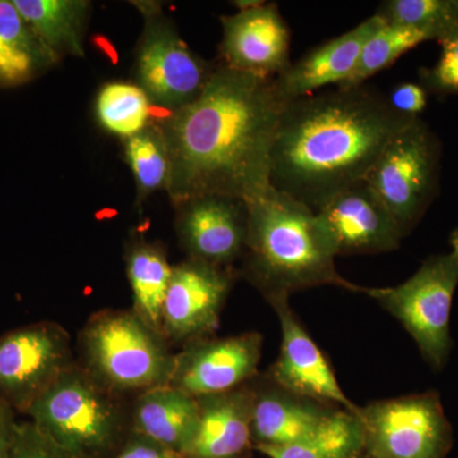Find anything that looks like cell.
I'll return each mask as SVG.
<instances>
[{
	"label": "cell",
	"instance_id": "cell-1",
	"mask_svg": "<svg viewBox=\"0 0 458 458\" xmlns=\"http://www.w3.org/2000/svg\"><path fill=\"white\" fill-rule=\"evenodd\" d=\"M286 102L276 81L216 64L200 96L162 120L174 205L200 195L255 200L267 194L271 150Z\"/></svg>",
	"mask_w": 458,
	"mask_h": 458
},
{
	"label": "cell",
	"instance_id": "cell-2",
	"mask_svg": "<svg viewBox=\"0 0 458 458\" xmlns=\"http://www.w3.org/2000/svg\"><path fill=\"white\" fill-rule=\"evenodd\" d=\"M414 119L366 84L286 102L271 150V186L318 212L366 180L385 147Z\"/></svg>",
	"mask_w": 458,
	"mask_h": 458
},
{
	"label": "cell",
	"instance_id": "cell-3",
	"mask_svg": "<svg viewBox=\"0 0 458 458\" xmlns=\"http://www.w3.org/2000/svg\"><path fill=\"white\" fill-rule=\"evenodd\" d=\"M246 204L249 231L238 274L267 303L322 285L358 293L360 285L337 271L335 243L315 210L274 188Z\"/></svg>",
	"mask_w": 458,
	"mask_h": 458
},
{
	"label": "cell",
	"instance_id": "cell-4",
	"mask_svg": "<svg viewBox=\"0 0 458 458\" xmlns=\"http://www.w3.org/2000/svg\"><path fill=\"white\" fill-rule=\"evenodd\" d=\"M131 399L113 393L74 360L26 412L45 436L83 458H111L131 432Z\"/></svg>",
	"mask_w": 458,
	"mask_h": 458
},
{
	"label": "cell",
	"instance_id": "cell-5",
	"mask_svg": "<svg viewBox=\"0 0 458 458\" xmlns=\"http://www.w3.org/2000/svg\"><path fill=\"white\" fill-rule=\"evenodd\" d=\"M77 352L87 373L128 399L170 385L174 373L171 344L131 309L93 313L78 333Z\"/></svg>",
	"mask_w": 458,
	"mask_h": 458
},
{
	"label": "cell",
	"instance_id": "cell-6",
	"mask_svg": "<svg viewBox=\"0 0 458 458\" xmlns=\"http://www.w3.org/2000/svg\"><path fill=\"white\" fill-rule=\"evenodd\" d=\"M458 285L454 255L427 259L403 284L386 288L360 286L358 293L375 300L405 327L427 363L441 370L450 358L452 301Z\"/></svg>",
	"mask_w": 458,
	"mask_h": 458
},
{
	"label": "cell",
	"instance_id": "cell-7",
	"mask_svg": "<svg viewBox=\"0 0 458 458\" xmlns=\"http://www.w3.org/2000/svg\"><path fill=\"white\" fill-rule=\"evenodd\" d=\"M441 143L420 117L397 132L366 177L403 234L423 218L438 191Z\"/></svg>",
	"mask_w": 458,
	"mask_h": 458
},
{
	"label": "cell",
	"instance_id": "cell-8",
	"mask_svg": "<svg viewBox=\"0 0 458 458\" xmlns=\"http://www.w3.org/2000/svg\"><path fill=\"white\" fill-rule=\"evenodd\" d=\"M143 17L135 78L150 104L171 113L188 106L203 93L216 64L189 49L161 3L132 2Z\"/></svg>",
	"mask_w": 458,
	"mask_h": 458
},
{
	"label": "cell",
	"instance_id": "cell-9",
	"mask_svg": "<svg viewBox=\"0 0 458 458\" xmlns=\"http://www.w3.org/2000/svg\"><path fill=\"white\" fill-rule=\"evenodd\" d=\"M369 458H445L454 433L439 394H408L360 406Z\"/></svg>",
	"mask_w": 458,
	"mask_h": 458
},
{
	"label": "cell",
	"instance_id": "cell-10",
	"mask_svg": "<svg viewBox=\"0 0 458 458\" xmlns=\"http://www.w3.org/2000/svg\"><path fill=\"white\" fill-rule=\"evenodd\" d=\"M75 360L72 337L60 324L35 322L0 336V399L25 414Z\"/></svg>",
	"mask_w": 458,
	"mask_h": 458
},
{
	"label": "cell",
	"instance_id": "cell-11",
	"mask_svg": "<svg viewBox=\"0 0 458 458\" xmlns=\"http://www.w3.org/2000/svg\"><path fill=\"white\" fill-rule=\"evenodd\" d=\"M238 276L234 267H216L191 259L172 267L161 316L162 334L171 346L182 348L216 335Z\"/></svg>",
	"mask_w": 458,
	"mask_h": 458
},
{
	"label": "cell",
	"instance_id": "cell-12",
	"mask_svg": "<svg viewBox=\"0 0 458 458\" xmlns=\"http://www.w3.org/2000/svg\"><path fill=\"white\" fill-rule=\"evenodd\" d=\"M262 344L256 331L190 343L174 352L170 385L195 399L236 390L259 375Z\"/></svg>",
	"mask_w": 458,
	"mask_h": 458
},
{
	"label": "cell",
	"instance_id": "cell-13",
	"mask_svg": "<svg viewBox=\"0 0 458 458\" xmlns=\"http://www.w3.org/2000/svg\"><path fill=\"white\" fill-rule=\"evenodd\" d=\"M177 238L188 259L233 267L245 251L249 209L242 199L200 195L174 205Z\"/></svg>",
	"mask_w": 458,
	"mask_h": 458
},
{
	"label": "cell",
	"instance_id": "cell-14",
	"mask_svg": "<svg viewBox=\"0 0 458 458\" xmlns=\"http://www.w3.org/2000/svg\"><path fill=\"white\" fill-rule=\"evenodd\" d=\"M270 306L282 327V345L278 360L265 376L289 393L360 417V406L355 405L344 393L330 361L301 324L289 300Z\"/></svg>",
	"mask_w": 458,
	"mask_h": 458
},
{
	"label": "cell",
	"instance_id": "cell-15",
	"mask_svg": "<svg viewBox=\"0 0 458 458\" xmlns=\"http://www.w3.org/2000/svg\"><path fill=\"white\" fill-rule=\"evenodd\" d=\"M219 64L232 71L276 80L291 66V30L276 3L221 17Z\"/></svg>",
	"mask_w": 458,
	"mask_h": 458
},
{
	"label": "cell",
	"instance_id": "cell-16",
	"mask_svg": "<svg viewBox=\"0 0 458 458\" xmlns=\"http://www.w3.org/2000/svg\"><path fill=\"white\" fill-rule=\"evenodd\" d=\"M316 213L330 232L337 256L394 251L406 237L366 181L343 190Z\"/></svg>",
	"mask_w": 458,
	"mask_h": 458
},
{
	"label": "cell",
	"instance_id": "cell-17",
	"mask_svg": "<svg viewBox=\"0 0 458 458\" xmlns=\"http://www.w3.org/2000/svg\"><path fill=\"white\" fill-rule=\"evenodd\" d=\"M252 381L228 393L198 397V420L183 458H243L254 451Z\"/></svg>",
	"mask_w": 458,
	"mask_h": 458
},
{
	"label": "cell",
	"instance_id": "cell-18",
	"mask_svg": "<svg viewBox=\"0 0 458 458\" xmlns=\"http://www.w3.org/2000/svg\"><path fill=\"white\" fill-rule=\"evenodd\" d=\"M384 23L376 13L292 63L284 73L274 80L280 98L291 102L315 95L325 87L342 86L354 71L364 44Z\"/></svg>",
	"mask_w": 458,
	"mask_h": 458
},
{
	"label": "cell",
	"instance_id": "cell-19",
	"mask_svg": "<svg viewBox=\"0 0 458 458\" xmlns=\"http://www.w3.org/2000/svg\"><path fill=\"white\" fill-rule=\"evenodd\" d=\"M251 437L259 445H293L311 436L337 408L289 393L265 375L252 379Z\"/></svg>",
	"mask_w": 458,
	"mask_h": 458
},
{
	"label": "cell",
	"instance_id": "cell-20",
	"mask_svg": "<svg viewBox=\"0 0 458 458\" xmlns=\"http://www.w3.org/2000/svg\"><path fill=\"white\" fill-rule=\"evenodd\" d=\"M131 430L182 456L197 427L198 400L171 385L131 399Z\"/></svg>",
	"mask_w": 458,
	"mask_h": 458
},
{
	"label": "cell",
	"instance_id": "cell-21",
	"mask_svg": "<svg viewBox=\"0 0 458 458\" xmlns=\"http://www.w3.org/2000/svg\"><path fill=\"white\" fill-rule=\"evenodd\" d=\"M51 55L84 56V32L92 4L87 0H12Z\"/></svg>",
	"mask_w": 458,
	"mask_h": 458
},
{
	"label": "cell",
	"instance_id": "cell-22",
	"mask_svg": "<svg viewBox=\"0 0 458 458\" xmlns=\"http://www.w3.org/2000/svg\"><path fill=\"white\" fill-rule=\"evenodd\" d=\"M57 64L12 0H0V87H17Z\"/></svg>",
	"mask_w": 458,
	"mask_h": 458
},
{
	"label": "cell",
	"instance_id": "cell-23",
	"mask_svg": "<svg viewBox=\"0 0 458 458\" xmlns=\"http://www.w3.org/2000/svg\"><path fill=\"white\" fill-rule=\"evenodd\" d=\"M123 259L131 286L132 311L162 334V307L172 276L164 246L143 237L131 238Z\"/></svg>",
	"mask_w": 458,
	"mask_h": 458
},
{
	"label": "cell",
	"instance_id": "cell-24",
	"mask_svg": "<svg viewBox=\"0 0 458 458\" xmlns=\"http://www.w3.org/2000/svg\"><path fill=\"white\" fill-rule=\"evenodd\" d=\"M267 458H360L364 454L363 427L358 415L335 409L307 438L288 445H259Z\"/></svg>",
	"mask_w": 458,
	"mask_h": 458
},
{
	"label": "cell",
	"instance_id": "cell-25",
	"mask_svg": "<svg viewBox=\"0 0 458 458\" xmlns=\"http://www.w3.org/2000/svg\"><path fill=\"white\" fill-rule=\"evenodd\" d=\"M123 148L137 185L138 207L155 192L167 191L171 161L161 123H148L143 131L125 140Z\"/></svg>",
	"mask_w": 458,
	"mask_h": 458
},
{
	"label": "cell",
	"instance_id": "cell-26",
	"mask_svg": "<svg viewBox=\"0 0 458 458\" xmlns=\"http://www.w3.org/2000/svg\"><path fill=\"white\" fill-rule=\"evenodd\" d=\"M429 40L432 38L421 30L385 22L364 44L351 77L339 87L364 86L369 78L390 68L403 54Z\"/></svg>",
	"mask_w": 458,
	"mask_h": 458
},
{
	"label": "cell",
	"instance_id": "cell-27",
	"mask_svg": "<svg viewBox=\"0 0 458 458\" xmlns=\"http://www.w3.org/2000/svg\"><path fill=\"white\" fill-rule=\"evenodd\" d=\"M149 104L146 92L137 84L107 83L96 99V116L105 131L128 140L149 123Z\"/></svg>",
	"mask_w": 458,
	"mask_h": 458
},
{
	"label": "cell",
	"instance_id": "cell-28",
	"mask_svg": "<svg viewBox=\"0 0 458 458\" xmlns=\"http://www.w3.org/2000/svg\"><path fill=\"white\" fill-rule=\"evenodd\" d=\"M377 14L386 23L414 27L438 41L458 26V0H387Z\"/></svg>",
	"mask_w": 458,
	"mask_h": 458
},
{
	"label": "cell",
	"instance_id": "cell-29",
	"mask_svg": "<svg viewBox=\"0 0 458 458\" xmlns=\"http://www.w3.org/2000/svg\"><path fill=\"white\" fill-rule=\"evenodd\" d=\"M441 55L432 68L421 69V86L428 93L458 95V26L438 40Z\"/></svg>",
	"mask_w": 458,
	"mask_h": 458
},
{
	"label": "cell",
	"instance_id": "cell-30",
	"mask_svg": "<svg viewBox=\"0 0 458 458\" xmlns=\"http://www.w3.org/2000/svg\"><path fill=\"white\" fill-rule=\"evenodd\" d=\"M4 458H83L60 447L32 421H18L11 447Z\"/></svg>",
	"mask_w": 458,
	"mask_h": 458
},
{
	"label": "cell",
	"instance_id": "cell-31",
	"mask_svg": "<svg viewBox=\"0 0 458 458\" xmlns=\"http://www.w3.org/2000/svg\"><path fill=\"white\" fill-rule=\"evenodd\" d=\"M388 102L397 113L410 117H419L426 110L428 90L420 83L397 84L391 92Z\"/></svg>",
	"mask_w": 458,
	"mask_h": 458
},
{
	"label": "cell",
	"instance_id": "cell-32",
	"mask_svg": "<svg viewBox=\"0 0 458 458\" xmlns=\"http://www.w3.org/2000/svg\"><path fill=\"white\" fill-rule=\"evenodd\" d=\"M111 458H183L147 437L131 432L120 450Z\"/></svg>",
	"mask_w": 458,
	"mask_h": 458
},
{
	"label": "cell",
	"instance_id": "cell-33",
	"mask_svg": "<svg viewBox=\"0 0 458 458\" xmlns=\"http://www.w3.org/2000/svg\"><path fill=\"white\" fill-rule=\"evenodd\" d=\"M17 412L0 399V458H4L11 447L17 428Z\"/></svg>",
	"mask_w": 458,
	"mask_h": 458
},
{
	"label": "cell",
	"instance_id": "cell-34",
	"mask_svg": "<svg viewBox=\"0 0 458 458\" xmlns=\"http://www.w3.org/2000/svg\"><path fill=\"white\" fill-rule=\"evenodd\" d=\"M262 0H234L233 5L238 8V12L249 11V9L259 7L264 4Z\"/></svg>",
	"mask_w": 458,
	"mask_h": 458
},
{
	"label": "cell",
	"instance_id": "cell-35",
	"mask_svg": "<svg viewBox=\"0 0 458 458\" xmlns=\"http://www.w3.org/2000/svg\"><path fill=\"white\" fill-rule=\"evenodd\" d=\"M451 254L454 255V258L458 261V229L451 234Z\"/></svg>",
	"mask_w": 458,
	"mask_h": 458
},
{
	"label": "cell",
	"instance_id": "cell-36",
	"mask_svg": "<svg viewBox=\"0 0 458 458\" xmlns=\"http://www.w3.org/2000/svg\"><path fill=\"white\" fill-rule=\"evenodd\" d=\"M360 458H369V457H367L366 454H361V456Z\"/></svg>",
	"mask_w": 458,
	"mask_h": 458
}]
</instances>
